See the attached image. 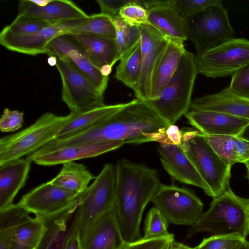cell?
<instances>
[{
  "instance_id": "obj_1",
  "label": "cell",
  "mask_w": 249,
  "mask_h": 249,
  "mask_svg": "<svg viewBox=\"0 0 249 249\" xmlns=\"http://www.w3.org/2000/svg\"><path fill=\"white\" fill-rule=\"evenodd\" d=\"M171 124L161 117L148 101L134 99L113 115L94 127L75 135L53 140V149L107 141L139 145L156 142L163 143Z\"/></svg>"
},
{
  "instance_id": "obj_2",
  "label": "cell",
  "mask_w": 249,
  "mask_h": 249,
  "mask_svg": "<svg viewBox=\"0 0 249 249\" xmlns=\"http://www.w3.org/2000/svg\"><path fill=\"white\" fill-rule=\"evenodd\" d=\"M115 210L122 237L130 243L142 238V213L161 185L157 171L124 158L117 161Z\"/></svg>"
},
{
  "instance_id": "obj_3",
  "label": "cell",
  "mask_w": 249,
  "mask_h": 249,
  "mask_svg": "<svg viewBox=\"0 0 249 249\" xmlns=\"http://www.w3.org/2000/svg\"><path fill=\"white\" fill-rule=\"evenodd\" d=\"M201 232L246 239L249 234V198L239 196L229 187L213 198L207 211L190 227L187 238Z\"/></svg>"
},
{
  "instance_id": "obj_4",
  "label": "cell",
  "mask_w": 249,
  "mask_h": 249,
  "mask_svg": "<svg viewBox=\"0 0 249 249\" xmlns=\"http://www.w3.org/2000/svg\"><path fill=\"white\" fill-rule=\"evenodd\" d=\"M74 114L58 116L46 112L29 127L1 138L0 166L26 157L45 146L56 138Z\"/></svg>"
},
{
  "instance_id": "obj_5",
  "label": "cell",
  "mask_w": 249,
  "mask_h": 249,
  "mask_svg": "<svg viewBox=\"0 0 249 249\" xmlns=\"http://www.w3.org/2000/svg\"><path fill=\"white\" fill-rule=\"evenodd\" d=\"M195 57L186 50L176 72L160 96L148 101L154 110L171 124L189 111L194 85L198 74Z\"/></svg>"
},
{
  "instance_id": "obj_6",
  "label": "cell",
  "mask_w": 249,
  "mask_h": 249,
  "mask_svg": "<svg viewBox=\"0 0 249 249\" xmlns=\"http://www.w3.org/2000/svg\"><path fill=\"white\" fill-rule=\"evenodd\" d=\"M116 188V166L107 163L89 186L76 211L73 223L78 230L81 243L97 220L114 207Z\"/></svg>"
},
{
  "instance_id": "obj_7",
  "label": "cell",
  "mask_w": 249,
  "mask_h": 249,
  "mask_svg": "<svg viewBox=\"0 0 249 249\" xmlns=\"http://www.w3.org/2000/svg\"><path fill=\"white\" fill-rule=\"evenodd\" d=\"M181 146L207 184L208 191L206 195L214 198L230 187L231 167L219 157L200 132L182 141Z\"/></svg>"
},
{
  "instance_id": "obj_8",
  "label": "cell",
  "mask_w": 249,
  "mask_h": 249,
  "mask_svg": "<svg viewBox=\"0 0 249 249\" xmlns=\"http://www.w3.org/2000/svg\"><path fill=\"white\" fill-rule=\"evenodd\" d=\"M87 190L78 193L48 181L24 194L18 204L46 222L71 210L77 209Z\"/></svg>"
},
{
  "instance_id": "obj_9",
  "label": "cell",
  "mask_w": 249,
  "mask_h": 249,
  "mask_svg": "<svg viewBox=\"0 0 249 249\" xmlns=\"http://www.w3.org/2000/svg\"><path fill=\"white\" fill-rule=\"evenodd\" d=\"M189 38L200 55L235 38L227 9L222 2L188 19Z\"/></svg>"
},
{
  "instance_id": "obj_10",
  "label": "cell",
  "mask_w": 249,
  "mask_h": 249,
  "mask_svg": "<svg viewBox=\"0 0 249 249\" xmlns=\"http://www.w3.org/2000/svg\"><path fill=\"white\" fill-rule=\"evenodd\" d=\"M198 73L216 78L232 76L249 64V40L234 38L195 57Z\"/></svg>"
},
{
  "instance_id": "obj_11",
  "label": "cell",
  "mask_w": 249,
  "mask_h": 249,
  "mask_svg": "<svg viewBox=\"0 0 249 249\" xmlns=\"http://www.w3.org/2000/svg\"><path fill=\"white\" fill-rule=\"evenodd\" d=\"M151 202L169 224L191 226L203 213V204L193 191L175 185L161 184Z\"/></svg>"
},
{
  "instance_id": "obj_12",
  "label": "cell",
  "mask_w": 249,
  "mask_h": 249,
  "mask_svg": "<svg viewBox=\"0 0 249 249\" xmlns=\"http://www.w3.org/2000/svg\"><path fill=\"white\" fill-rule=\"evenodd\" d=\"M56 67L62 81V100L71 112L80 113L104 105L102 95L86 76L63 57L56 54Z\"/></svg>"
},
{
  "instance_id": "obj_13",
  "label": "cell",
  "mask_w": 249,
  "mask_h": 249,
  "mask_svg": "<svg viewBox=\"0 0 249 249\" xmlns=\"http://www.w3.org/2000/svg\"><path fill=\"white\" fill-rule=\"evenodd\" d=\"M87 18L52 24L36 33L29 35L14 34L5 26L0 34V43L10 51L27 55L46 54L47 46L52 40L69 33L72 29L83 23Z\"/></svg>"
},
{
  "instance_id": "obj_14",
  "label": "cell",
  "mask_w": 249,
  "mask_h": 249,
  "mask_svg": "<svg viewBox=\"0 0 249 249\" xmlns=\"http://www.w3.org/2000/svg\"><path fill=\"white\" fill-rule=\"evenodd\" d=\"M142 69L136 90L137 99L150 100L152 75L158 60L168 43V37L151 24L140 26Z\"/></svg>"
},
{
  "instance_id": "obj_15",
  "label": "cell",
  "mask_w": 249,
  "mask_h": 249,
  "mask_svg": "<svg viewBox=\"0 0 249 249\" xmlns=\"http://www.w3.org/2000/svg\"><path fill=\"white\" fill-rule=\"evenodd\" d=\"M56 54L70 63L89 79L103 95L108 85L109 77L103 76L98 68L90 61L83 50L65 35L56 37L47 46L46 54Z\"/></svg>"
},
{
  "instance_id": "obj_16",
  "label": "cell",
  "mask_w": 249,
  "mask_h": 249,
  "mask_svg": "<svg viewBox=\"0 0 249 249\" xmlns=\"http://www.w3.org/2000/svg\"><path fill=\"white\" fill-rule=\"evenodd\" d=\"M121 141H107L87 145H73L45 151H36L26 157L31 162L41 166H53L89 158L115 150L124 145Z\"/></svg>"
},
{
  "instance_id": "obj_17",
  "label": "cell",
  "mask_w": 249,
  "mask_h": 249,
  "mask_svg": "<svg viewBox=\"0 0 249 249\" xmlns=\"http://www.w3.org/2000/svg\"><path fill=\"white\" fill-rule=\"evenodd\" d=\"M184 116L205 135L240 136L249 125L248 120L213 111H189Z\"/></svg>"
},
{
  "instance_id": "obj_18",
  "label": "cell",
  "mask_w": 249,
  "mask_h": 249,
  "mask_svg": "<svg viewBox=\"0 0 249 249\" xmlns=\"http://www.w3.org/2000/svg\"><path fill=\"white\" fill-rule=\"evenodd\" d=\"M157 150L163 168L172 178L180 182L200 188L207 193V184L181 146L159 143Z\"/></svg>"
},
{
  "instance_id": "obj_19",
  "label": "cell",
  "mask_w": 249,
  "mask_h": 249,
  "mask_svg": "<svg viewBox=\"0 0 249 249\" xmlns=\"http://www.w3.org/2000/svg\"><path fill=\"white\" fill-rule=\"evenodd\" d=\"M147 9L150 24L172 38L184 42L189 38L188 20L165 0H142Z\"/></svg>"
},
{
  "instance_id": "obj_20",
  "label": "cell",
  "mask_w": 249,
  "mask_h": 249,
  "mask_svg": "<svg viewBox=\"0 0 249 249\" xmlns=\"http://www.w3.org/2000/svg\"><path fill=\"white\" fill-rule=\"evenodd\" d=\"M197 110L216 111L249 120V99L235 94L228 86L194 99L189 111Z\"/></svg>"
},
{
  "instance_id": "obj_21",
  "label": "cell",
  "mask_w": 249,
  "mask_h": 249,
  "mask_svg": "<svg viewBox=\"0 0 249 249\" xmlns=\"http://www.w3.org/2000/svg\"><path fill=\"white\" fill-rule=\"evenodd\" d=\"M186 50L183 41L169 38L154 71L149 101L155 100L160 96L176 72Z\"/></svg>"
},
{
  "instance_id": "obj_22",
  "label": "cell",
  "mask_w": 249,
  "mask_h": 249,
  "mask_svg": "<svg viewBox=\"0 0 249 249\" xmlns=\"http://www.w3.org/2000/svg\"><path fill=\"white\" fill-rule=\"evenodd\" d=\"M18 14L40 19L50 24L89 17L75 3L67 0H52L44 7L38 6L29 0H22L19 2Z\"/></svg>"
},
{
  "instance_id": "obj_23",
  "label": "cell",
  "mask_w": 249,
  "mask_h": 249,
  "mask_svg": "<svg viewBox=\"0 0 249 249\" xmlns=\"http://www.w3.org/2000/svg\"><path fill=\"white\" fill-rule=\"evenodd\" d=\"M124 242L114 207L97 220L81 245L83 249H119Z\"/></svg>"
},
{
  "instance_id": "obj_24",
  "label": "cell",
  "mask_w": 249,
  "mask_h": 249,
  "mask_svg": "<svg viewBox=\"0 0 249 249\" xmlns=\"http://www.w3.org/2000/svg\"><path fill=\"white\" fill-rule=\"evenodd\" d=\"M65 35L83 50L99 69L105 64L113 66L121 58L115 39L73 33Z\"/></svg>"
},
{
  "instance_id": "obj_25",
  "label": "cell",
  "mask_w": 249,
  "mask_h": 249,
  "mask_svg": "<svg viewBox=\"0 0 249 249\" xmlns=\"http://www.w3.org/2000/svg\"><path fill=\"white\" fill-rule=\"evenodd\" d=\"M31 163L21 158L0 166V210L13 204L17 194L25 184Z\"/></svg>"
},
{
  "instance_id": "obj_26",
  "label": "cell",
  "mask_w": 249,
  "mask_h": 249,
  "mask_svg": "<svg viewBox=\"0 0 249 249\" xmlns=\"http://www.w3.org/2000/svg\"><path fill=\"white\" fill-rule=\"evenodd\" d=\"M128 102L105 105L90 110L75 113L74 116L63 127L55 139L71 137L99 125L126 106Z\"/></svg>"
},
{
  "instance_id": "obj_27",
  "label": "cell",
  "mask_w": 249,
  "mask_h": 249,
  "mask_svg": "<svg viewBox=\"0 0 249 249\" xmlns=\"http://www.w3.org/2000/svg\"><path fill=\"white\" fill-rule=\"evenodd\" d=\"M47 230L44 220L30 217L13 228L9 249H37Z\"/></svg>"
},
{
  "instance_id": "obj_28",
  "label": "cell",
  "mask_w": 249,
  "mask_h": 249,
  "mask_svg": "<svg viewBox=\"0 0 249 249\" xmlns=\"http://www.w3.org/2000/svg\"><path fill=\"white\" fill-rule=\"evenodd\" d=\"M57 175L49 181L61 188L83 193L89 187V182L96 178L84 164L70 162L62 164Z\"/></svg>"
},
{
  "instance_id": "obj_29",
  "label": "cell",
  "mask_w": 249,
  "mask_h": 249,
  "mask_svg": "<svg viewBox=\"0 0 249 249\" xmlns=\"http://www.w3.org/2000/svg\"><path fill=\"white\" fill-rule=\"evenodd\" d=\"M141 69L142 54L140 40L121 56L114 77L134 92L138 85Z\"/></svg>"
},
{
  "instance_id": "obj_30",
  "label": "cell",
  "mask_w": 249,
  "mask_h": 249,
  "mask_svg": "<svg viewBox=\"0 0 249 249\" xmlns=\"http://www.w3.org/2000/svg\"><path fill=\"white\" fill-rule=\"evenodd\" d=\"M76 211L71 210L46 222L47 231L36 249H62L69 230L68 222Z\"/></svg>"
},
{
  "instance_id": "obj_31",
  "label": "cell",
  "mask_w": 249,
  "mask_h": 249,
  "mask_svg": "<svg viewBox=\"0 0 249 249\" xmlns=\"http://www.w3.org/2000/svg\"><path fill=\"white\" fill-rule=\"evenodd\" d=\"M69 33L115 39V29L111 17L101 13L89 15L83 23Z\"/></svg>"
},
{
  "instance_id": "obj_32",
  "label": "cell",
  "mask_w": 249,
  "mask_h": 249,
  "mask_svg": "<svg viewBox=\"0 0 249 249\" xmlns=\"http://www.w3.org/2000/svg\"><path fill=\"white\" fill-rule=\"evenodd\" d=\"M201 135L226 164L232 167L238 163L235 146L236 137L227 135H205L202 133Z\"/></svg>"
},
{
  "instance_id": "obj_33",
  "label": "cell",
  "mask_w": 249,
  "mask_h": 249,
  "mask_svg": "<svg viewBox=\"0 0 249 249\" xmlns=\"http://www.w3.org/2000/svg\"><path fill=\"white\" fill-rule=\"evenodd\" d=\"M169 223L163 215L153 207L149 211L145 221L144 239H154L166 237L168 232Z\"/></svg>"
},
{
  "instance_id": "obj_34",
  "label": "cell",
  "mask_w": 249,
  "mask_h": 249,
  "mask_svg": "<svg viewBox=\"0 0 249 249\" xmlns=\"http://www.w3.org/2000/svg\"><path fill=\"white\" fill-rule=\"evenodd\" d=\"M119 15L120 18L129 26L151 24L148 10L141 1L131 0L121 9Z\"/></svg>"
},
{
  "instance_id": "obj_35",
  "label": "cell",
  "mask_w": 249,
  "mask_h": 249,
  "mask_svg": "<svg viewBox=\"0 0 249 249\" xmlns=\"http://www.w3.org/2000/svg\"><path fill=\"white\" fill-rule=\"evenodd\" d=\"M165 2L188 19L222 1L221 0H171Z\"/></svg>"
},
{
  "instance_id": "obj_36",
  "label": "cell",
  "mask_w": 249,
  "mask_h": 249,
  "mask_svg": "<svg viewBox=\"0 0 249 249\" xmlns=\"http://www.w3.org/2000/svg\"><path fill=\"white\" fill-rule=\"evenodd\" d=\"M247 241L239 235H215L204 238L194 249H238Z\"/></svg>"
},
{
  "instance_id": "obj_37",
  "label": "cell",
  "mask_w": 249,
  "mask_h": 249,
  "mask_svg": "<svg viewBox=\"0 0 249 249\" xmlns=\"http://www.w3.org/2000/svg\"><path fill=\"white\" fill-rule=\"evenodd\" d=\"M50 25L52 24L40 19L18 14L14 21L6 27L14 34L29 35L36 33Z\"/></svg>"
},
{
  "instance_id": "obj_38",
  "label": "cell",
  "mask_w": 249,
  "mask_h": 249,
  "mask_svg": "<svg viewBox=\"0 0 249 249\" xmlns=\"http://www.w3.org/2000/svg\"><path fill=\"white\" fill-rule=\"evenodd\" d=\"M30 213L18 203L0 210V230L14 228L29 218Z\"/></svg>"
},
{
  "instance_id": "obj_39",
  "label": "cell",
  "mask_w": 249,
  "mask_h": 249,
  "mask_svg": "<svg viewBox=\"0 0 249 249\" xmlns=\"http://www.w3.org/2000/svg\"><path fill=\"white\" fill-rule=\"evenodd\" d=\"M174 240V235L154 239H140L130 243L124 242L119 249H163Z\"/></svg>"
},
{
  "instance_id": "obj_40",
  "label": "cell",
  "mask_w": 249,
  "mask_h": 249,
  "mask_svg": "<svg viewBox=\"0 0 249 249\" xmlns=\"http://www.w3.org/2000/svg\"><path fill=\"white\" fill-rule=\"evenodd\" d=\"M23 123V112L6 108L0 118V130L2 132L15 131L22 128Z\"/></svg>"
},
{
  "instance_id": "obj_41",
  "label": "cell",
  "mask_w": 249,
  "mask_h": 249,
  "mask_svg": "<svg viewBox=\"0 0 249 249\" xmlns=\"http://www.w3.org/2000/svg\"><path fill=\"white\" fill-rule=\"evenodd\" d=\"M228 87L235 94L249 99V64L231 76Z\"/></svg>"
},
{
  "instance_id": "obj_42",
  "label": "cell",
  "mask_w": 249,
  "mask_h": 249,
  "mask_svg": "<svg viewBox=\"0 0 249 249\" xmlns=\"http://www.w3.org/2000/svg\"><path fill=\"white\" fill-rule=\"evenodd\" d=\"M111 19L115 29V39L121 57L126 50L129 26L119 18L111 17Z\"/></svg>"
},
{
  "instance_id": "obj_43",
  "label": "cell",
  "mask_w": 249,
  "mask_h": 249,
  "mask_svg": "<svg viewBox=\"0 0 249 249\" xmlns=\"http://www.w3.org/2000/svg\"><path fill=\"white\" fill-rule=\"evenodd\" d=\"M130 0H97L101 13L112 18H119L121 9Z\"/></svg>"
},
{
  "instance_id": "obj_44",
  "label": "cell",
  "mask_w": 249,
  "mask_h": 249,
  "mask_svg": "<svg viewBox=\"0 0 249 249\" xmlns=\"http://www.w3.org/2000/svg\"><path fill=\"white\" fill-rule=\"evenodd\" d=\"M62 249H83L78 230L73 223L69 229Z\"/></svg>"
},
{
  "instance_id": "obj_45",
  "label": "cell",
  "mask_w": 249,
  "mask_h": 249,
  "mask_svg": "<svg viewBox=\"0 0 249 249\" xmlns=\"http://www.w3.org/2000/svg\"><path fill=\"white\" fill-rule=\"evenodd\" d=\"M235 146L238 163L244 164L249 160V140L237 136Z\"/></svg>"
},
{
  "instance_id": "obj_46",
  "label": "cell",
  "mask_w": 249,
  "mask_h": 249,
  "mask_svg": "<svg viewBox=\"0 0 249 249\" xmlns=\"http://www.w3.org/2000/svg\"><path fill=\"white\" fill-rule=\"evenodd\" d=\"M166 135L170 144L181 146L182 142L183 131L178 126L170 124L166 130Z\"/></svg>"
},
{
  "instance_id": "obj_47",
  "label": "cell",
  "mask_w": 249,
  "mask_h": 249,
  "mask_svg": "<svg viewBox=\"0 0 249 249\" xmlns=\"http://www.w3.org/2000/svg\"><path fill=\"white\" fill-rule=\"evenodd\" d=\"M140 40V33L138 27H129V33L125 52L131 49Z\"/></svg>"
},
{
  "instance_id": "obj_48",
  "label": "cell",
  "mask_w": 249,
  "mask_h": 249,
  "mask_svg": "<svg viewBox=\"0 0 249 249\" xmlns=\"http://www.w3.org/2000/svg\"><path fill=\"white\" fill-rule=\"evenodd\" d=\"M113 66L109 64H105L102 66L99 70L101 74L106 77H108L111 74Z\"/></svg>"
},
{
  "instance_id": "obj_49",
  "label": "cell",
  "mask_w": 249,
  "mask_h": 249,
  "mask_svg": "<svg viewBox=\"0 0 249 249\" xmlns=\"http://www.w3.org/2000/svg\"><path fill=\"white\" fill-rule=\"evenodd\" d=\"M170 248L171 249H194V248L190 247L175 240L171 243Z\"/></svg>"
},
{
  "instance_id": "obj_50",
  "label": "cell",
  "mask_w": 249,
  "mask_h": 249,
  "mask_svg": "<svg viewBox=\"0 0 249 249\" xmlns=\"http://www.w3.org/2000/svg\"><path fill=\"white\" fill-rule=\"evenodd\" d=\"M32 3L34 4L40 6L44 7L49 4L52 0H29Z\"/></svg>"
},
{
  "instance_id": "obj_51",
  "label": "cell",
  "mask_w": 249,
  "mask_h": 249,
  "mask_svg": "<svg viewBox=\"0 0 249 249\" xmlns=\"http://www.w3.org/2000/svg\"><path fill=\"white\" fill-rule=\"evenodd\" d=\"M48 64L51 66H54L56 65L57 60L55 55H49L47 59Z\"/></svg>"
},
{
  "instance_id": "obj_52",
  "label": "cell",
  "mask_w": 249,
  "mask_h": 249,
  "mask_svg": "<svg viewBox=\"0 0 249 249\" xmlns=\"http://www.w3.org/2000/svg\"><path fill=\"white\" fill-rule=\"evenodd\" d=\"M240 137L249 140V125L244 130Z\"/></svg>"
},
{
  "instance_id": "obj_53",
  "label": "cell",
  "mask_w": 249,
  "mask_h": 249,
  "mask_svg": "<svg viewBox=\"0 0 249 249\" xmlns=\"http://www.w3.org/2000/svg\"><path fill=\"white\" fill-rule=\"evenodd\" d=\"M244 164L245 165L247 168V178L249 181V160L246 162Z\"/></svg>"
},
{
  "instance_id": "obj_54",
  "label": "cell",
  "mask_w": 249,
  "mask_h": 249,
  "mask_svg": "<svg viewBox=\"0 0 249 249\" xmlns=\"http://www.w3.org/2000/svg\"><path fill=\"white\" fill-rule=\"evenodd\" d=\"M238 249H249V242L247 241L243 245Z\"/></svg>"
},
{
  "instance_id": "obj_55",
  "label": "cell",
  "mask_w": 249,
  "mask_h": 249,
  "mask_svg": "<svg viewBox=\"0 0 249 249\" xmlns=\"http://www.w3.org/2000/svg\"><path fill=\"white\" fill-rule=\"evenodd\" d=\"M171 244V243L170 244H169L168 246H167L166 247H165L163 249H170Z\"/></svg>"
},
{
  "instance_id": "obj_56",
  "label": "cell",
  "mask_w": 249,
  "mask_h": 249,
  "mask_svg": "<svg viewBox=\"0 0 249 249\" xmlns=\"http://www.w3.org/2000/svg\"><path fill=\"white\" fill-rule=\"evenodd\" d=\"M170 249H171V248H170Z\"/></svg>"
},
{
  "instance_id": "obj_57",
  "label": "cell",
  "mask_w": 249,
  "mask_h": 249,
  "mask_svg": "<svg viewBox=\"0 0 249 249\" xmlns=\"http://www.w3.org/2000/svg\"></svg>"
}]
</instances>
